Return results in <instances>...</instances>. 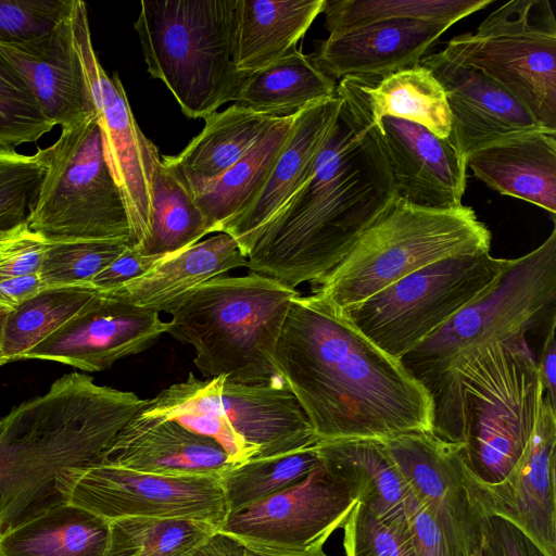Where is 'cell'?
I'll use <instances>...</instances> for the list:
<instances>
[{
    "mask_svg": "<svg viewBox=\"0 0 556 556\" xmlns=\"http://www.w3.org/2000/svg\"><path fill=\"white\" fill-rule=\"evenodd\" d=\"M367 77L337 85V121L308 181L258 231L248 268L295 289L318 283L396 197Z\"/></svg>",
    "mask_w": 556,
    "mask_h": 556,
    "instance_id": "cell-1",
    "label": "cell"
},
{
    "mask_svg": "<svg viewBox=\"0 0 556 556\" xmlns=\"http://www.w3.org/2000/svg\"><path fill=\"white\" fill-rule=\"evenodd\" d=\"M275 363L319 441L431 432L426 387L316 293L291 301Z\"/></svg>",
    "mask_w": 556,
    "mask_h": 556,
    "instance_id": "cell-2",
    "label": "cell"
},
{
    "mask_svg": "<svg viewBox=\"0 0 556 556\" xmlns=\"http://www.w3.org/2000/svg\"><path fill=\"white\" fill-rule=\"evenodd\" d=\"M144 404L134 392L74 371L0 419V534L63 501L60 475L100 464Z\"/></svg>",
    "mask_w": 556,
    "mask_h": 556,
    "instance_id": "cell-3",
    "label": "cell"
},
{
    "mask_svg": "<svg viewBox=\"0 0 556 556\" xmlns=\"http://www.w3.org/2000/svg\"><path fill=\"white\" fill-rule=\"evenodd\" d=\"M431 433L462 445L471 476L503 481L533 433L544 390L526 337L479 346L453 362L429 389Z\"/></svg>",
    "mask_w": 556,
    "mask_h": 556,
    "instance_id": "cell-4",
    "label": "cell"
},
{
    "mask_svg": "<svg viewBox=\"0 0 556 556\" xmlns=\"http://www.w3.org/2000/svg\"><path fill=\"white\" fill-rule=\"evenodd\" d=\"M300 293L251 271L218 276L192 289L167 312V333L195 352L207 379L261 384L280 378L275 350L291 301Z\"/></svg>",
    "mask_w": 556,
    "mask_h": 556,
    "instance_id": "cell-5",
    "label": "cell"
},
{
    "mask_svg": "<svg viewBox=\"0 0 556 556\" xmlns=\"http://www.w3.org/2000/svg\"><path fill=\"white\" fill-rule=\"evenodd\" d=\"M490 244L471 207H428L396 195L313 293L343 311L422 267Z\"/></svg>",
    "mask_w": 556,
    "mask_h": 556,
    "instance_id": "cell-6",
    "label": "cell"
},
{
    "mask_svg": "<svg viewBox=\"0 0 556 556\" xmlns=\"http://www.w3.org/2000/svg\"><path fill=\"white\" fill-rule=\"evenodd\" d=\"M237 0L141 1L134 27L148 72L191 118L236 102L248 76L232 60Z\"/></svg>",
    "mask_w": 556,
    "mask_h": 556,
    "instance_id": "cell-7",
    "label": "cell"
},
{
    "mask_svg": "<svg viewBox=\"0 0 556 556\" xmlns=\"http://www.w3.org/2000/svg\"><path fill=\"white\" fill-rule=\"evenodd\" d=\"M140 412L174 419L213 439L235 465L294 452L319 441L282 380L243 384L224 376L199 379L189 372L185 381L147 400Z\"/></svg>",
    "mask_w": 556,
    "mask_h": 556,
    "instance_id": "cell-8",
    "label": "cell"
},
{
    "mask_svg": "<svg viewBox=\"0 0 556 556\" xmlns=\"http://www.w3.org/2000/svg\"><path fill=\"white\" fill-rule=\"evenodd\" d=\"M46 170L26 223L48 242L126 241V204L103 153L98 114L62 127L42 149Z\"/></svg>",
    "mask_w": 556,
    "mask_h": 556,
    "instance_id": "cell-9",
    "label": "cell"
},
{
    "mask_svg": "<svg viewBox=\"0 0 556 556\" xmlns=\"http://www.w3.org/2000/svg\"><path fill=\"white\" fill-rule=\"evenodd\" d=\"M556 227L531 252L508 260L495 281L476 300L402 359L429 389L462 355L505 341L555 318Z\"/></svg>",
    "mask_w": 556,
    "mask_h": 556,
    "instance_id": "cell-10",
    "label": "cell"
},
{
    "mask_svg": "<svg viewBox=\"0 0 556 556\" xmlns=\"http://www.w3.org/2000/svg\"><path fill=\"white\" fill-rule=\"evenodd\" d=\"M507 263L490 251L447 257L341 312L372 343L401 361L480 296Z\"/></svg>",
    "mask_w": 556,
    "mask_h": 556,
    "instance_id": "cell-11",
    "label": "cell"
},
{
    "mask_svg": "<svg viewBox=\"0 0 556 556\" xmlns=\"http://www.w3.org/2000/svg\"><path fill=\"white\" fill-rule=\"evenodd\" d=\"M443 50L497 83L542 127L556 130V22L549 1H509Z\"/></svg>",
    "mask_w": 556,
    "mask_h": 556,
    "instance_id": "cell-12",
    "label": "cell"
},
{
    "mask_svg": "<svg viewBox=\"0 0 556 556\" xmlns=\"http://www.w3.org/2000/svg\"><path fill=\"white\" fill-rule=\"evenodd\" d=\"M56 491L105 519L192 518L220 527L228 507L219 476H163L94 464L64 470Z\"/></svg>",
    "mask_w": 556,
    "mask_h": 556,
    "instance_id": "cell-13",
    "label": "cell"
},
{
    "mask_svg": "<svg viewBox=\"0 0 556 556\" xmlns=\"http://www.w3.org/2000/svg\"><path fill=\"white\" fill-rule=\"evenodd\" d=\"M73 35L102 137L103 153L128 212L131 245L138 247L149 231L153 181L162 157L139 128L117 72L109 76L92 46L85 2L74 0Z\"/></svg>",
    "mask_w": 556,
    "mask_h": 556,
    "instance_id": "cell-14",
    "label": "cell"
},
{
    "mask_svg": "<svg viewBox=\"0 0 556 556\" xmlns=\"http://www.w3.org/2000/svg\"><path fill=\"white\" fill-rule=\"evenodd\" d=\"M357 502L353 484L320 463L299 483L228 513L220 531L254 554L304 552L324 546Z\"/></svg>",
    "mask_w": 556,
    "mask_h": 556,
    "instance_id": "cell-15",
    "label": "cell"
},
{
    "mask_svg": "<svg viewBox=\"0 0 556 556\" xmlns=\"http://www.w3.org/2000/svg\"><path fill=\"white\" fill-rule=\"evenodd\" d=\"M555 447L556 405L544 396L529 443L503 481L484 484L465 465V483L477 514L508 520L546 556H556Z\"/></svg>",
    "mask_w": 556,
    "mask_h": 556,
    "instance_id": "cell-16",
    "label": "cell"
},
{
    "mask_svg": "<svg viewBox=\"0 0 556 556\" xmlns=\"http://www.w3.org/2000/svg\"><path fill=\"white\" fill-rule=\"evenodd\" d=\"M167 331L160 313L97 294L22 359H42L102 371L139 354Z\"/></svg>",
    "mask_w": 556,
    "mask_h": 556,
    "instance_id": "cell-17",
    "label": "cell"
},
{
    "mask_svg": "<svg viewBox=\"0 0 556 556\" xmlns=\"http://www.w3.org/2000/svg\"><path fill=\"white\" fill-rule=\"evenodd\" d=\"M420 63L444 88L451 112L447 140L466 162L488 144L546 129L497 83L444 50L426 55Z\"/></svg>",
    "mask_w": 556,
    "mask_h": 556,
    "instance_id": "cell-18",
    "label": "cell"
},
{
    "mask_svg": "<svg viewBox=\"0 0 556 556\" xmlns=\"http://www.w3.org/2000/svg\"><path fill=\"white\" fill-rule=\"evenodd\" d=\"M383 443L418 503L476 555L481 544V517L466 488L462 445L444 442L431 432L408 433Z\"/></svg>",
    "mask_w": 556,
    "mask_h": 556,
    "instance_id": "cell-19",
    "label": "cell"
},
{
    "mask_svg": "<svg viewBox=\"0 0 556 556\" xmlns=\"http://www.w3.org/2000/svg\"><path fill=\"white\" fill-rule=\"evenodd\" d=\"M377 124L397 197L437 208L463 204L466 161L447 139L392 116H384Z\"/></svg>",
    "mask_w": 556,
    "mask_h": 556,
    "instance_id": "cell-20",
    "label": "cell"
},
{
    "mask_svg": "<svg viewBox=\"0 0 556 556\" xmlns=\"http://www.w3.org/2000/svg\"><path fill=\"white\" fill-rule=\"evenodd\" d=\"M72 8L45 35L0 41V53L27 84L45 116L61 128L97 112L74 41Z\"/></svg>",
    "mask_w": 556,
    "mask_h": 556,
    "instance_id": "cell-21",
    "label": "cell"
},
{
    "mask_svg": "<svg viewBox=\"0 0 556 556\" xmlns=\"http://www.w3.org/2000/svg\"><path fill=\"white\" fill-rule=\"evenodd\" d=\"M452 26L426 20H386L329 35L311 55L331 78L384 77L420 63Z\"/></svg>",
    "mask_w": 556,
    "mask_h": 556,
    "instance_id": "cell-22",
    "label": "cell"
},
{
    "mask_svg": "<svg viewBox=\"0 0 556 556\" xmlns=\"http://www.w3.org/2000/svg\"><path fill=\"white\" fill-rule=\"evenodd\" d=\"M100 464L163 476H220L235 465L213 439L142 412L116 434Z\"/></svg>",
    "mask_w": 556,
    "mask_h": 556,
    "instance_id": "cell-23",
    "label": "cell"
},
{
    "mask_svg": "<svg viewBox=\"0 0 556 556\" xmlns=\"http://www.w3.org/2000/svg\"><path fill=\"white\" fill-rule=\"evenodd\" d=\"M339 106L336 94L295 113L289 138L261 191L244 211L219 229L237 241L245 257L258 231L312 177Z\"/></svg>",
    "mask_w": 556,
    "mask_h": 556,
    "instance_id": "cell-24",
    "label": "cell"
},
{
    "mask_svg": "<svg viewBox=\"0 0 556 556\" xmlns=\"http://www.w3.org/2000/svg\"><path fill=\"white\" fill-rule=\"evenodd\" d=\"M473 175L501 194L556 214V130L509 137L473 152L466 162Z\"/></svg>",
    "mask_w": 556,
    "mask_h": 556,
    "instance_id": "cell-25",
    "label": "cell"
},
{
    "mask_svg": "<svg viewBox=\"0 0 556 556\" xmlns=\"http://www.w3.org/2000/svg\"><path fill=\"white\" fill-rule=\"evenodd\" d=\"M248 266L237 241L218 232L181 251L164 256L143 275L109 291L99 292L157 313L168 309L195 287L223 274Z\"/></svg>",
    "mask_w": 556,
    "mask_h": 556,
    "instance_id": "cell-26",
    "label": "cell"
},
{
    "mask_svg": "<svg viewBox=\"0 0 556 556\" xmlns=\"http://www.w3.org/2000/svg\"><path fill=\"white\" fill-rule=\"evenodd\" d=\"M316 450L328 469L353 484L358 503L386 523L408 526V518L418 501L383 442L320 440Z\"/></svg>",
    "mask_w": 556,
    "mask_h": 556,
    "instance_id": "cell-27",
    "label": "cell"
},
{
    "mask_svg": "<svg viewBox=\"0 0 556 556\" xmlns=\"http://www.w3.org/2000/svg\"><path fill=\"white\" fill-rule=\"evenodd\" d=\"M325 0H237L232 60L251 74L290 52L323 12Z\"/></svg>",
    "mask_w": 556,
    "mask_h": 556,
    "instance_id": "cell-28",
    "label": "cell"
},
{
    "mask_svg": "<svg viewBox=\"0 0 556 556\" xmlns=\"http://www.w3.org/2000/svg\"><path fill=\"white\" fill-rule=\"evenodd\" d=\"M205 126L175 156H163L193 191L235 165L258 141L277 117L232 104L205 117Z\"/></svg>",
    "mask_w": 556,
    "mask_h": 556,
    "instance_id": "cell-29",
    "label": "cell"
},
{
    "mask_svg": "<svg viewBox=\"0 0 556 556\" xmlns=\"http://www.w3.org/2000/svg\"><path fill=\"white\" fill-rule=\"evenodd\" d=\"M110 521L60 501L0 534V556H103Z\"/></svg>",
    "mask_w": 556,
    "mask_h": 556,
    "instance_id": "cell-30",
    "label": "cell"
},
{
    "mask_svg": "<svg viewBox=\"0 0 556 556\" xmlns=\"http://www.w3.org/2000/svg\"><path fill=\"white\" fill-rule=\"evenodd\" d=\"M294 115L279 116L258 141L218 178L191 191L210 233L244 211L264 186L286 144Z\"/></svg>",
    "mask_w": 556,
    "mask_h": 556,
    "instance_id": "cell-31",
    "label": "cell"
},
{
    "mask_svg": "<svg viewBox=\"0 0 556 556\" xmlns=\"http://www.w3.org/2000/svg\"><path fill=\"white\" fill-rule=\"evenodd\" d=\"M336 90L334 79L295 49L248 74L235 103L273 117L288 116L336 97Z\"/></svg>",
    "mask_w": 556,
    "mask_h": 556,
    "instance_id": "cell-32",
    "label": "cell"
},
{
    "mask_svg": "<svg viewBox=\"0 0 556 556\" xmlns=\"http://www.w3.org/2000/svg\"><path fill=\"white\" fill-rule=\"evenodd\" d=\"M366 91L375 123L392 116L448 138L451 112L444 88L421 63L381 78L367 77Z\"/></svg>",
    "mask_w": 556,
    "mask_h": 556,
    "instance_id": "cell-33",
    "label": "cell"
},
{
    "mask_svg": "<svg viewBox=\"0 0 556 556\" xmlns=\"http://www.w3.org/2000/svg\"><path fill=\"white\" fill-rule=\"evenodd\" d=\"M210 233L207 222L181 177L161 161L151 192L149 231L136 248L142 255L181 251Z\"/></svg>",
    "mask_w": 556,
    "mask_h": 556,
    "instance_id": "cell-34",
    "label": "cell"
},
{
    "mask_svg": "<svg viewBox=\"0 0 556 556\" xmlns=\"http://www.w3.org/2000/svg\"><path fill=\"white\" fill-rule=\"evenodd\" d=\"M219 527L192 518L123 517L110 520L103 556H186Z\"/></svg>",
    "mask_w": 556,
    "mask_h": 556,
    "instance_id": "cell-35",
    "label": "cell"
},
{
    "mask_svg": "<svg viewBox=\"0 0 556 556\" xmlns=\"http://www.w3.org/2000/svg\"><path fill=\"white\" fill-rule=\"evenodd\" d=\"M90 287L46 288L7 317L2 356L7 363L23 356L75 316L94 295Z\"/></svg>",
    "mask_w": 556,
    "mask_h": 556,
    "instance_id": "cell-36",
    "label": "cell"
},
{
    "mask_svg": "<svg viewBox=\"0 0 556 556\" xmlns=\"http://www.w3.org/2000/svg\"><path fill=\"white\" fill-rule=\"evenodd\" d=\"M493 0H325L329 35L386 20H426L454 25Z\"/></svg>",
    "mask_w": 556,
    "mask_h": 556,
    "instance_id": "cell-37",
    "label": "cell"
},
{
    "mask_svg": "<svg viewBox=\"0 0 556 556\" xmlns=\"http://www.w3.org/2000/svg\"><path fill=\"white\" fill-rule=\"evenodd\" d=\"M320 463L315 444L294 452L232 465L219 476L228 513L299 483Z\"/></svg>",
    "mask_w": 556,
    "mask_h": 556,
    "instance_id": "cell-38",
    "label": "cell"
},
{
    "mask_svg": "<svg viewBox=\"0 0 556 556\" xmlns=\"http://www.w3.org/2000/svg\"><path fill=\"white\" fill-rule=\"evenodd\" d=\"M128 245L126 241L48 242L39 275L47 288L90 287L92 278Z\"/></svg>",
    "mask_w": 556,
    "mask_h": 556,
    "instance_id": "cell-39",
    "label": "cell"
},
{
    "mask_svg": "<svg viewBox=\"0 0 556 556\" xmlns=\"http://www.w3.org/2000/svg\"><path fill=\"white\" fill-rule=\"evenodd\" d=\"M54 127L22 76L0 53V147L36 142Z\"/></svg>",
    "mask_w": 556,
    "mask_h": 556,
    "instance_id": "cell-40",
    "label": "cell"
},
{
    "mask_svg": "<svg viewBox=\"0 0 556 556\" xmlns=\"http://www.w3.org/2000/svg\"><path fill=\"white\" fill-rule=\"evenodd\" d=\"M343 532L345 556H417L408 526L386 523L358 502Z\"/></svg>",
    "mask_w": 556,
    "mask_h": 556,
    "instance_id": "cell-41",
    "label": "cell"
},
{
    "mask_svg": "<svg viewBox=\"0 0 556 556\" xmlns=\"http://www.w3.org/2000/svg\"><path fill=\"white\" fill-rule=\"evenodd\" d=\"M74 0H0V41L22 42L52 30Z\"/></svg>",
    "mask_w": 556,
    "mask_h": 556,
    "instance_id": "cell-42",
    "label": "cell"
},
{
    "mask_svg": "<svg viewBox=\"0 0 556 556\" xmlns=\"http://www.w3.org/2000/svg\"><path fill=\"white\" fill-rule=\"evenodd\" d=\"M45 170L42 149L27 155L0 147V213L29 210Z\"/></svg>",
    "mask_w": 556,
    "mask_h": 556,
    "instance_id": "cell-43",
    "label": "cell"
},
{
    "mask_svg": "<svg viewBox=\"0 0 556 556\" xmlns=\"http://www.w3.org/2000/svg\"><path fill=\"white\" fill-rule=\"evenodd\" d=\"M47 245L26 218L0 231V280L38 274Z\"/></svg>",
    "mask_w": 556,
    "mask_h": 556,
    "instance_id": "cell-44",
    "label": "cell"
},
{
    "mask_svg": "<svg viewBox=\"0 0 556 556\" xmlns=\"http://www.w3.org/2000/svg\"><path fill=\"white\" fill-rule=\"evenodd\" d=\"M408 531L417 556H476L419 503L408 518Z\"/></svg>",
    "mask_w": 556,
    "mask_h": 556,
    "instance_id": "cell-45",
    "label": "cell"
},
{
    "mask_svg": "<svg viewBox=\"0 0 556 556\" xmlns=\"http://www.w3.org/2000/svg\"><path fill=\"white\" fill-rule=\"evenodd\" d=\"M480 531L476 556H546L527 534L502 517H481Z\"/></svg>",
    "mask_w": 556,
    "mask_h": 556,
    "instance_id": "cell-46",
    "label": "cell"
},
{
    "mask_svg": "<svg viewBox=\"0 0 556 556\" xmlns=\"http://www.w3.org/2000/svg\"><path fill=\"white\" fill-rule=\"evenodd\" d=\"M168 255V254H167ZM166 255H142L128 245L110 265L90 281L97 292H109L143 275Z\"/></svg>",
    "mask_w": 556,
    "mask_h": 556,
    "instance_id": "cell-47",
    "label": "cell"
},
{
    "mask_svg": "<svg viewBox=\"0 0 556 556\" xmlns=\"http://www.w3.org/2000/svg\"><path fill=\"white\" fill-rule=\"evenodd\" d=\"M39 273L0 280V305L13 311L46 289Z\"/></svg>",
    "mask_w": 556,
    "mask_h": 556,
    "instance_id": "cell-48",
    "label": "cell"
},
{
    "mask_svg": "<svg viewBox=\"0 0 556 556\" xmlns=\"http://www.w3.org/2000/svg\"><path fill=\"white\" fill-rule=\"evenodd\" d=\"M538 369L542 381L544 396L552 404L556 405V341L555 320L549 325L545 341L542 348Z\"/></svg>",
    "mask_w": 556,
    "mask_h": 556,
    "instance_id": "cell-49",
    "label": "cell"
},
{
    "mask_svg": "<svg viewBox=\"0 0 556 556\" xmlns=\"http://www.w3.org/2000/svg\"><path fill=\"white\" fill-rule=\"evenodd\" d=\"M238 540L220 530L186 556H230Z\"/></svg>",
    "mask_w": 556,
    "mask_h": 556,
    "instance_id": "cell-50",
    "label": "cell"
},
{
    "mask_svg": "<svg viewBox=\"0 0 556 556\" xmlns=\"http://www.w3.org/2000/svg\"><path fill=\"white\" fill-rule=\"evenodd\" d=\"M26 216V211L22 210H12L0 213V231L24 220Z\"/></svg>",
    "mask_w": 556,
    "mask_h": 556,
    "instance_id": "cell-51",
    "label": "cell"
},
{
    "mask_svg": "<svg viewBox=\"0 0 556 556\" xmlns=\"http://www.w3.org/2000/svg\"><path fill=\"white\" fill-rule=\"evenodd\" d=\"M253 553V552H252ZM253 556H328L324 546H316L304 552L290 553V554H254Z\"/></svg>",
    "mask_w": 556,
    "mask_h": 556,
    "instance_id": "cell-52",
    "label": "cell"
},
{
    "mask_svg": "<svg viewBox=\"0 0 556 556\" xmlns=\"http://www.w3.org/2000/svg\"><path fill=\"white\" fill-rule=\"evenodd\" d=\"M11 311L0 305V366L8 364L2 356V341L7 317Z\"/></svg>",
    "mask_w": 556,
    "mask_h": 556,
    "instance_id": "cell-53",
    "label": "cell"
}]
</instances>
